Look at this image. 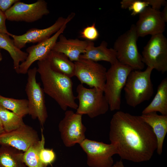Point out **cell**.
<instances>
[{
	"label": "cell",
	"mask_w": 167,
	"mask_h": 167,
	"mask_svg": "<svg viewBox=\"0 0 167 167\" xmlns=\"http://www.w3.org/2000/svg\"><path fill=\"white\" fill-rule=\"evenodd\" d=\"M109 136L122 159L136 163L149 161L157 149L152 129L140 116L116 112L110 121Z\"/></svg>",
	"instance_id": "1"
},
{
	"label": "cell",
	"mask_w": 167,
	"mask_h": 167,
	"mask_svg": "<svg viewBox=\"0 0 167 167\" xmlns=\"http://www.w3.org/2000/svg\"><path fill=\"white\" fill-rule=\"evenodd\" d=\"M37 72L40 75L45 93L53 99L63 110L68 107L76 109L78 105L73 90L71 78L57 72L51 68L48 56L37 62Z\"/></svg>",
	"instance_id": "2"
},
{
	"label": "cell",
	"mask_w": 167,
	"mask_h": 167,
	"mask_svg": "<svg viewBox=\"0 0 167 167\" xmlns=\"http://www.w3.org/2000/svg\"><path fill=\"white\" fill-rule=\"evenodd\" d=\"M153 68L147 66L144 71L133 70L129 74L124 88L126 102L135 107L150 99L154 93L151 75Z\"/></svg>",
	"instance_id": "3"
},
{
	"label": "cell",
	"mask_w": 167,
	"mask_h": 167,
	"mask_svg": "<svg viewBox=\"0 0 167 167\" xmlns=\"http://www.w3.org/2000/svg\"><path fill=\"white\" fill-rule=\"evenodd\" d=\"M139 38L135 24L117 38L113 48L116 53L118 61L131 67L133 70H141L145 67L137 45Z\"/></svg>",
	"instance_id": "4"
},
{
	"label": "cell",
	"mask_w": 167,
	"mask_h": 167,
	"mask_svg": "<svg viewBox=\"0 0 167 167\" xmlns=\"http://www.w3.org/2000/svg\"><path fill=\"white\" fill-rule=\"evenodd\" d=\"M132 70L131 67L118 61L111 65L107 70L103 92L111 111L120 109L122 91L129 74Z\"/></svg>",
	"instance_id": "5"
},
{
	"label": "cell",
	"mask_w": 167,
	"mask_h": 167,
	"mask_svg": "<svg viewBox=\"0 0 167 167\" xmlns=\"http://www.w3.org/2000/svg\"><path fill=\"white\" fill-rule=\"evenodd\" d=\"M76 92L79 101L77 113L93 118L105 113L109 109L103 91L95 88H88L80 84L77 86Z\"/></svg>",
	"instance_id": "6"
},
{
	"label": "cell",
	"mask_w": 167,
	"mask_h": 167,
	"mask_svg": "<svg viewBox=\"0 0 167 167\" xmlns=\"http://www.w3.org/2000/svg\"><path fill=\"white\" fill-rule=\"evenodd\" d=\"M37 68L30 69L27 72L28 78L25 91L28 97V114L32 119H37L43 126L48 117L45 104L44 92L37 82Z\"/></svg>",
	"instance_id": "7"
},
{
	"label": "cell",
	"mask_w": 167,
	"mask_h": 167,
	"mask_svg": "<svg viewBox=\"0 0 167 167\" xmlns=\"http://www.w3.org/2000/svg\"><path fill=\"white\" fill-rule=\"evenodd\" d=\"M142 61L164 74L167 71V39L163 33L151 36L142 52Z\"/></svg>",
	"instance_id": "8"
},
{
	"label": "cell",
	"mask_w": 167,
	"mask_h": 167,
	"mask_svg": "<svg viewBox=\"0 0 167 167\" xmlns=\"http://www.w3.org/2000/svg\"><path fill=\"white\" fill-rule=\"evenodd\" d=\"M87 155V164L90 167H111L113 156L117 154L113 144L85 139L80 144Z\"/></svg>",
	"instance_id": "9"
},
{
	"label": "cell",
	"mask_w": 167,
	"mask_h": 167,
	"mask_svg": "<svg viewBox=\"0 0 167 167\" xmlns=\"http://www.w3.org/2000/svg\"><path fill=\"white\" fill-rule=\"evenodd\" d=\"M82 115L71 110H66L58 124L59 131L64 145L70 147L80 144L85 138L86 128L82 122Z\"/></svg>",
	"instance_id": "10"
},
{
	"label": "cell",
	"mask_w": 167,
	"mask_h": 167,
	"mask_svg": "<svg viewBox=\"0 0 167 167\" xmlns=\"http://www.w3.org/2000/svg\"><path fill=\"white\" fill-rule=\"evenodd\" d=\"M74 63L75 76L81 84H85L91 88H95L103 91L107 71L105 66L96 62L83 59H79Z\"/></svg>",
	"instance_id": "11"
},
{
	"label": "cell",
	"mask_w": 167,
	"mask_h": 167,
	"mask_svg": "<svg viewBox=\"0 0 167 167\" xmlns=\"http://www.w3.org/2000/svg\"><path fill=\"white\" fill-rule=\"evenodd\" d=\"M6 19L12 21L33 22L49 13L47 3L44 0L27 4L20 0L4 12Z\"/></svg>",
	"instance_id": "12"
},
{
	"label": "cell",
	"mask_w": 167,
	"mask_h": 167,
	"mask_svg": "<svg viewBox=\"0 0 167 167\" xmlns=\"http://www.w3.org/2000/svg\"><path fill=\"white\" fill-rule=\"evenodd\" d=\"M75 15V14L72 12L66 18L59 17L53 25L46 28L42 29L32 28L21 35L12 34L11 37L13 38L14 45L17 48L21 49L27 43L43 42L57 32L65 23L69 22Z\"/></svg>",
	"instance_id": "13"
},
{
	"label": "cell",
	"mask_w": 167,
	"mask_h": 167,
	"mask_svg": "<svg viewBox=\"0 0 167 167\" xmlns=\"http://www.w3.org/2000/svg\"><path fill=\"white\" fill-rule=\"evenodd\" d=\"M37 132L24 124L17 129L0 134V145L10 146L24 152L40 140Z\"/></svg>",
	"instance_id": "14"
},
{
	"label": "cell",
	"mask_w": 167,
	"mask_h": 167,
	"mask_svg": "<svg viewBox=\"0 0 167 167\" xmlns=\"http://www.w3.org/2000/svg\"><path fill=\"white\" fill-rule=\"evenodd\" d=\"M68 23L69 22L65 23L57 32L49 38L28 48L26 50L28 56L25 60L20 64L17 73L27 74L30 67L34 62L47 58L52 50L60 35L64 32Z\"/></svg>",
	"instance_id": "15"
},
{
	"label": "cell",
	"mask_w": 167,
	"mask_h": 167,
	"mask_svg": "<svg viewBox=\"0 0 167 167\" xmlns=\"http://www.w3.org/2000/svg\"><path fill=\"white\" fill-rule=\"evenodd\" d=\"M139 15V19L135 24L139 37L163 33L165 25L161 17L160 11L148 6Z\"/></svg>",
	"instance_id": "16"
},
{
	"label": "cell",
	"mask_w": 167,
	"mask_h": 167,
	"mask_svg": "<svg viewBox=\"0 0 167 167\" xmlns=\"http://www.w3.org/2000/svg\"><path fill=\"white\" fill-rule=\"evenodd\" d=\"M88 41L78 39H67L61 34L52 50L62 53L72 62L79 59L80 56L85 51Z\"/></svg>",
	"instance_id": "17"
},
{
	"label": "cell",
	"mask_w": 167,
	"mask_h": 167,
	"mask_svg": "<svg viewBox=\"0 0 167 167\" xmlns=\"http://www.w3.org/2000/svg\"><path fill=\"white\" fill-rule=\"evenodd\" d=\"M107 42L103 41L99 45L95 46L93 41H88L85 52L81 54L79 59L91 60L95 62L105 61L113 64L118 61L116 53L113 48L107 47Z\"/></svg>",
	"instance_id": "18"
},
{
	"label": "cell",
	"mask_w": 167,
	"mask_h": 167,
	"mask_svg": "<svg viewBox=\"0 0 167 167\" xmlns=\"http://www.w3.org/2000/svg\"><path fill=\"white\" fill-rule=\"evenodd\" d=\"M141 118L152 129L157 140V152L161 155L167 132V115H159L156 112L142 114Z\"/></svg>",
	"instance_id": "19"
},
{
	"label": "cell",
	"mask_w": 167,
	"mask_h": 167,
	"mask_svg": "<svg viewBox=\"0 0 167 167\" xmlns=\"http://www.w3.org/2000/svg\"><path fill=\"white\" fill-rule=\"evenodd\" d=\"M48 58L50 66L54 71L71 78L75 76L74 62L64 54L52 50Z\"/></svg>",
	"instance_id": "20"
},
{
	"label": "cell",
	"mask_w": 167,
	"mask_h": 167,
	"mask_svg": "<svg viewBox=\"0 0 167 167\" xmlns=\"http://www.w3.org/2000/svg\"><path fill=\"white\" fill-rule=\"evenodd\" d=\"M159 112L167 115V78H164L158 85L157 92L150 104L142 112V114Z\"/></svg>",
	"instance_id": "21"
},
{
	"label": "cell",
	"mask_w": 167,
	"mask_h": 167,
	"mask_svg": "<svg viewBox=\"0 0 167 167\" xmlns=\"http://www.w3.org/2000/svg\"><path fill=\"white\" fill-rule=\"evenodd\" d=\"M23 152L11 147L0 146V167H26Z\"/></svg>",
	"instance_id": "22"
},
{
	"label": "cell",
	"mask_w": 167,
	"mask_h": 167,
	"mask_svg": "<svg viewBox=\"0 0 167 167\" xmlns=\"http://www.w3.org/2000/svg\"><path fill=\"white\" fill-rule=\"evenodd\" d=\"M7 51L11 57L13 62V68L17 73L20 63L24 62L28 56L27 53L24 52L14 45L13 39L7 34L0 33V49Z\"/></svg>",
	"instance_id": "23"
},
{
	"label": "cell",
	"mask_w": 167,
	"mask_h": 167,
	"mask_svg": "<svg viewBox=\"0 0 167 167\" xmlns=\"http://www.w3.org/2000/svg\"><path fill=\"white\" fill-rule=\"evenodd\" d=\"M45 138L43 129H41V139L35 143L24 152L23 161L28 167H42L39 158V154L41 149L45 147Z\"/></svg>",
	"instance_id": "24"
},
{
	"label": "cell",
	"mask_w": 167,
	"mask_h": 167,
	"mask_svg": "<svg viewBox=\"0 0 167 167\" xmlns=\"http://www.w3.org/2000/svg\"><path fill=\"white\" fill-rule=\"evenodd\" d=\"M0 105L22 118L28 114L27 99H15L0 95Z\"/></svg>",
	"instance_id": "25"
},
{
	"label": "cell",
	"mask_w": 167,
	"mask_h": 167,
	"mask_svg": "<svg viewBox=\"0 0 167 167\" xmlns=\"http://www.w3.org/2000/svg\"><path fill=\"white\" fill-rule=\"evenodd\" d=\"M0 119L5 132H9L19 127L25 123L23 118L0 105Z\"/></svg>",
	"instance_id": "26"
},
{
	"label": "cell",
	"mask_w": 167,
	"mask_h": 167,
	"mask_svg": "<svg viewBox=\"0 0 167 167\" xmlns=\"http://www.w3.org/2000/svg\"><path fill=\"white\" fill-rule=\"evenodd\" d=\"M120 4L122 8L128 9L134 16L139 14L149 6L146 0H122Z\"/></svg>",
	"instance_id": "27"
},
{
	"label": "cell",
	"mask_w": 167,
	"mask_h": 167,
	"mask_svg": "<svg viewBox=\"0 0 167 167\" xmlns=\"http://www.w3.org/2000/svg\"><path fill=\"white\" fill-rule=\"evenodd\" d=\"M39 158L42 167H47L54 163L56 155L53 149L46 148L44 147L40 151Z\"/></svg>",
	"instance_id": "28"
},
{
	"label": "cell",
	"mask_w": 167,
	"mask_h": 167,
	"mask_svg": "<svg viewBox=\"0 0 167 167\" xmlns=\"http://www.w3.org/2000/svg\"><path fill=\"white\" fill-rule=\"evenodd\" d=\"M80 37L88 41H93L97 39L99 33L95 23L84 28L80 32Z\"/></svg>",
	"instance_id": "29"
},
{
	"label": "cell",
	"mask_w": 167,
	"mask_h": 167,
	"mask_svg": "<svg viewBox=\"0 0 167 167\" xmlns=\"http://www.w3.org/2000/svg\"><path fill=\"white\" fill-rule=\"evenodd\" d=\"M6 18L4 12L0 10V33L6 34L11 36L12 34L8 31L6 28Z\"/></svg>",
	"instance_id": "30"
},
{
	"label": "cell",
	"mask_w": 167,
	"mask_h": 167,
	"mask_svg": "<svg viewBox=\"0 0 167 167\" xmlns=\"http://www.w3.org/2000/svg\"><path fill=\"white\" fill-rule=\"evenodd\" d=\"M149 6L155 10L160 11V9L163 6L167 4V2L164 0H146Z\"/></svg>",
	"instance_id": "31"
},
{
	"label": "cell",
	"mask_w": 167,
	"mask_h": 167,
	"mask_svg": "<svg viewBox=\"0 0 167 167\" xmlns=\"http://www.w3.org/2000/svg\"><path fill=\"white\" fill-rule=\"evenodd\" d=\"M19 1V0H0V10L5 12Z\"/></svg>",
	"instance_id": "32"
},
{
	"label": "cell",
	"mask_w": 167,
	"mask_h": 167,
	"mask_svg": "<svg viewBox=\"0 0 167 167\" xmlns=\"http://www.w3.org/2000/svg\"><path fill=\"white\" fill-rule=\"evenodd\" d=\"M161 17L165 23L167 22V4L165 6L163 10L160 11Z\"/></svg>",
	"instance_id": "33"
},
{
	"label": "cell",
	"mask_w": 167,
	"mask_h": 167,
	"mask_svg": "<svg viewBox=\"0 0 167 167\" xmlns=\"http://www.w3.org/2000/svg\"><path fill=\"white\" fill-rule=\"evenodd\" d=\"M111 167H125L123 162L121 160L117 161L113 164Z\"/></svg>",
	"instance_id": "34"
},
{
	"label": "cell",
	"mask_w": 167,
	"mask_h": 167,
	"mask_svg": "<svg viewBox=\"0 0 167 167\" xmlns=\"http://www.w3.org/2000/svg\"><path fill=\"white\" fill-rule=\"evenodd\" d=\"M4 132L5 131L3 128L2 127H0V134Z\"/></svg>",
	"instance_id": "35"
},
{
	"label": "cell",
	"mask_w": 167,
	"mask_h": 167,
	"mask_svg": "<svg viewBox=\"0 0 167 167\" xmlns=\"http://www.w3.org/2000/svg\"><path fill=\"white\" fill-rule=\"evenodd\" d=\"M2 54L1 52V50L0 49V62L2 60Z\"/></svg>",
	"instance_id": "36"
},
{
	"label": "cell",
	"mask_w": 167,
	"mask_h": 167,
	"mask_svg": "<svg viewBox=\"0 0 167 167\" xmlns=\"http://www.w3.org/2000/svg\"><path fill=\"white\" fill-rule=\"evenodd\" d=\"M0 127H2V123H1V121L0 119Z\"/></svg>",
	"instance_id": "37"
},
{
	"label": "cell",
	"mask_w": 167,
	"mask_h": 167,
	"mask_svg": "<svg viewBox=\"0 0 167 167\" xmlns=\"http://www.w3.org/2000/svg\"></svg>",
	"instance_id": "38"
}]
</instances>
